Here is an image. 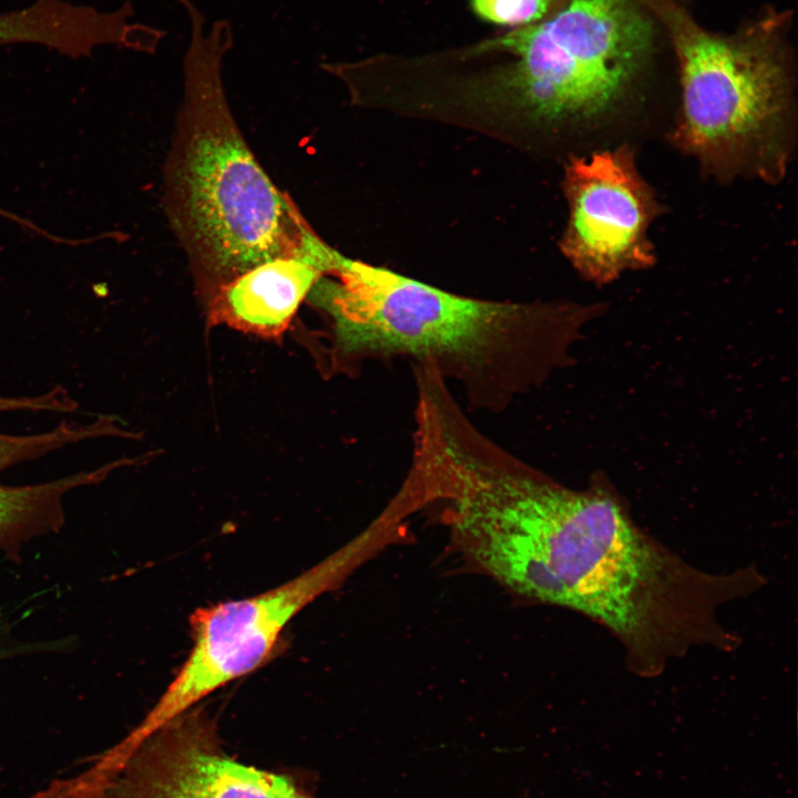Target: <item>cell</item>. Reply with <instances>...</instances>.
Here are the masks:
<instances>
[{"label": "cell", "instance_id": "obj_1", "mask_svg": "<svg viewBox=\"0 0 798 798\" xmlns=\"http://www.w3.org/2000/svg\"><path fill=\"white\" fill-rule=\"evenodd\" d=\"M449 525L481 569L513 591L582 612L638 653L692 620V579L603 489H570L504 448L481 457L452 498Z\"/></svg>", "mask_w": 798, "mask_h": 798}, {"label": "cell", "instance_id": "obj_2", "mask_svg": "<svg viewBox=\"0 0 798 798\" xmlns=\"http://www.w3.org/2000/svg\"><path fill=\"white\" fill-rule=\"evenodd\" d=\"M309 296L329 318L336 369L431 364L460 388L469 410L491 413L569 366L572 345L598 310L468 297L341 254Z\"/></svg>", "mask_w": 798, "mask_h": 798}, {"label": "cell", "instance_id": "obj_3", "mask_svg": "<svg viewBox=\"0 0 798 798\" xmlns=\"http://www.w3.org/2000/svg\"><path fill=\"white\" fill-rule=\"evenodd\" d=\"M178 1L192 37L166 166V205L206 297L258 264L301 252L316 234L259 165L232 114L222 80V60L234 40L231 22L216 20L205 33L200 9Z\"/></svg>", "mask_w": 798, "mask_h": 798}, {"label": "cell", "instance_id": "obj_4", "mask_svg": "<svg viewBox=\"0 0 798 798\" xmlns=\"http://www.w3.org/2000/svg\"><path fill=\"white\" fill-rule=\"evenodd\" d=\"M652 40L641 0H569L542 21L461 47L488 62L462 91L541 124L596 123L625 101Z\"/></svg>", "mask_w": 798, "mask_h": 798}, {"label": "cell", "instance_id": "obj_5", "mask_svg": "<svg viewBox=\"0 0 798 798\" xmlns=\"http://www.w3.org/2000/svg\"><path fill=\"white\" fill-rule=\"evenodd\" d=\"M667 28L678 59L675 144L720 175L779 180L788 160L789 78L771 34H714L672 0H641Z\"/></svg>", "mask_w": 798, "mask_h": 798}, {"label": "cell", "instance_id": "obj_6", "mask_svg": "<svg viewBox=\"0 0 798 798\" xmlns=\"http://www.w3.org/2000/svg\"><path fill=\"white\" fill-rule=\"evenodd\" d=\"M361 550L357 541L264 593L196 608L190 616L193 644L186 659L124 744L134 748L212 693L257 669L288 623L334 587Z\"/></svg>", "mask_w": 798, "mask_h": 798}, {"label": "cell", "instance_id": "obj_7", "mask_svg": "<svg viewBox=\"0 0 798 798\" xmlns=\"http://www.w3.org/2000/svg\"><path fill=\"white\" fill-rule=\"evenodd\" d=\"M71 798H316L291 777L227 755L197 706L140 743L110 774Z\"/></svg>", "mask_w": 798, "mask_h": 798}, {"label": "cell", "instance_id": "obj_8", "mask_svg": "<svg viewBox=\"0 0 798 798\" xmlns=\"http://www.w3.org/2000/svg\"><path fill=\"white\" fill-rule=\"evenodd\" d=\"M564 191L569 219L561 249L584 278L604 285L654 265L648 232L659 205L628 146L571 160Z\"/></svg>", "mask_w": 798, "mask_h": 798}, {"label": "cell", "instance_id": "obj_9", "mask_svg": "<svg viewBox=\"0 0 798 798\" xmlns=\"http://www.w3.org/2000/svg\"><path fill=\"white\" fill-rule=\"evenodd\" d=\"M104 417L86 423L62 422L34 434L0 433V472L24 461L41 458L63 447L110 436ZM132 459H117L94 469L55 480L27 484L0 483V545L24 541L54 530L63 522V499L78 488L96 484Z\"/></svg>", "mask_w": 798, "mask_h": 798}, {"label": "cell", "instance_id": "obj_10", "mask_svg": "<svg viewBox=\"0 0 798 798\" xmlns=\"http://www.w3.org/2000/svg\"><path fill=\"white\" fill-rule=\"evenodd\" d=\"M338 255L316 236L297 254L249 268L206 296L212 320L260 336L280 335Z\"/></svg>", "mask_w": 798, "mask_h": 798}, {"label": "cell", "instance_id": "obj_11", "mask_svg": "<svg viewBox=\"0 0 798 798\" xmlns=\"http://www.w3.org/2000/svg\"><path fill=\"white\" fill-rule=\"evenodd\" d=\"M569 0H469L471 11L482 21L507 27H523L544 20Z\"/></svg>", "mask_w": 798, "mask_h": 798}, {"label": "cell", "instance_id": "obj_12", "mask_svg": "<svg viewBox=\"0 0 798 798\" xmlns=\"http://www.w3.org/2000/svg\"><path fill=\"white\" fill-rule=\"evenodd\" d=\"M47 407L48 400L43 393L20 397L0 396V413L11 411H44Z\"/></svg>", "mask_w": 798, "mask_h": 798}, {"label": "cell", "instance_id": "obj_13", "mask_svg": "<svg viewBox=\"0 0 798 798\" xmlns=\"http://www.w3.org/2000/svg\"><path fill=\"white\" fill-rule=\"evenodd\" d=\"M0 215L12 219L13 222L18 223L19 225H21L23 227H25L28 225V221H25L24 218H21V217L17 216L12 213H9L2 208H0Z\"/></svg>", "mask_w": 798, "mask_h": 798}]
</instances>
